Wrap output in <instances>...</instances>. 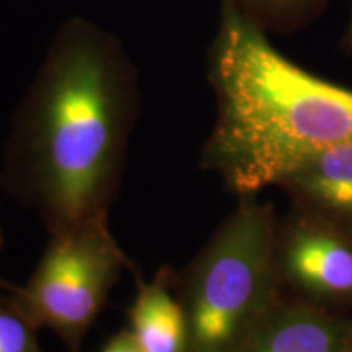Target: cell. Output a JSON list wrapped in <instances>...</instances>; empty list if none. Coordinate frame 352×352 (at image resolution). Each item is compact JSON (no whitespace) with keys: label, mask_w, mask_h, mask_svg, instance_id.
Returning a JSON list of instances; mask_svg holds the SVG:
<instances>
[{"label":"cell","mask_w":352,"mask_h":352,"mask_svg":"<svg viewBox=\"0 0 352 352\" xmlns=\"http://www.w3.org/2000/svg\"><path fill=\"white\" fill-rule=\"evenodd\" d=\"M134 108L131 72L111 47L87 34L64 39L20 109L0 188L50 235L108 220Z\"/></svg>","instance_id":"obj_1"},{"label":"cell","mask_w":352,"mask_h":352,"mask_svg":"<svg viewBox=\"0 0 352 352\" xmlns=\"http://www.w3.org/2000/svg\"><path fill=\"white\" fill-rule=\"evenodd\" d=\"M209 77L217 120L201 165L239 197L277 186L311 153L352 142V90L294 64L226 6Z\"/></svg>","instance_id":"obj_2"},{"label":"cell","mask_w":352,"mask_h":352,"mask_svg":"<svg viewBox=\"0 0 352 352\" xmlns=\"http://www.w3.org/2000/svg\"><path fill=\"white\" fill-rule=\"evenodd\" d=\"M277 220L258 195L241 196L204 248L176 274L186 352H233L283 296L274 266Z\"/></svg>","instance_id":"obj_3"},{"label":"cell","mask_w":352,"mask_h":352,"mask_svg":"<svg viewBox=\"0 0 352 352\" xmlns=\"http://www.w3.org/2000/svg\"><path fill=\"white\" fill-rule=\"evenodd\" d=\"M124 267L134 270L108 220L87 222L50 235L28 283L10 297L38 329H52L69 352H80Z\"/></svg>","instance_id":"obj_4"},{"label":"cell","mask_w":352,"mask_h":352,"mask_svg":"<svg viewBox=\"0 0 352 352\" xmlns=\"http://www.w3.org/2000/svg\"><path fill=\"white\" fill-rule=\"evenodd\" d=\"M274 266L285 296L334 310L352 307V228L294 209L277 220Z\"/></svg>","instance_id":"obj_5"},{"label":"cell","mask_w":352,"mask_h":352,"mask_svg":"<svg viewBox=\"0 0 352 352\" xmlns=\"http://www.w3.org/2000/svg\"><path fill=\"white\" fill-rule=\"evenodd\" d=\"M233 352H352V318L283 294Z\"/></svg>","instance_id":"obj_6"},{"label":"cell","mask_w":352,"mask_h":352,"mask_svg":"<svg viewBox=\"0 0 352 352\" xmlns=\"http://www.w3.org/2000/svg\"><path fill=\"white\" fill-rule=\"evenodd\" d=\"M296 209L352 228V142L323 148L277 183Z\"/></svg>","instance_id":"obj_7"},{"label":"cell","mask_w":352,"mask_h":352,"mask_svg":"<svg viewBox=\"0 0 352 352\" xmlns=\"http://www.w3.org/2000/svg\"><path fill=\"white\" fill-rule=\"evenodd\" d=\"M175 277L170 266H162L152 283L138 277V296L127 308V318L145 352H186V316L175 294Z\"/></svg>","instance_id":"obj_8"},{"label":"cell","mask_w":352,"mask_h":352,"mask_svg":"<svg viewBox=\"0 0 352 352\" xmlns=\"http://www.w3.org/2000/svg\"><path fill=\"white\" fill-rule=\"evenodd\" d=\"M331 0H223L263 32L289 33L307 26L327 10Z\"/></svg>","instance_id":"obj_9"},{"label":"cell","mask_w":352,"mask_h":352,"mask_svg":"<svg viewBox=\"0 0 352 352\" xmlns=\"http://www.w3.org/2000/svg\"><path fill=\"white\" fill-rule=\"evenodd\" d=\"M36 331L12 297L0 296V352H43Z\"/></svg>","instance_id":"obj_10"},{"label":"cell","mask_w":352,"mask_h":352,"mask_svg":"<svg viewBox=\"0 0 352 352\" xmlns=\"http://www.w3.org/2000/svg\"><path fill=\"white\" fill-rule=\"evenodd\" d=\"M101 352H145L129 328L116 333L109 338Z\"/></svg>","instance_id":"obj_11"},{"label":"cell","mask_w":352,"mask_h":352,"mask_svg":"<svg viewBox=\"0 0 352 352\" xmlns=\"http://www.w3.org/2000/svg\"><path fill=\"white\" fill-rule=\"evenodd\" d=\"M341 46L347 54H352V0H351V8H349V20H347L344 34H342Z\"/></svg>","instance_id":"obj_12"},{"label":"cell","mask_w":352,"mask_h":352,"mask_svg":"<svg viewBox=\"0 0 352 352\" xmlns=\"http://www.w3.org/2000/svg\"><path fill=\"white\" fill-rule=\"evenodd\" d=\"M2 246H3V235H2V230H0V248H2ZM0 289H2V290H10V292H13V290H15V285L8 284L7 280H3L2 277H0Z\"/></svg>","instance_id":"obj_13"}]
</instances>
